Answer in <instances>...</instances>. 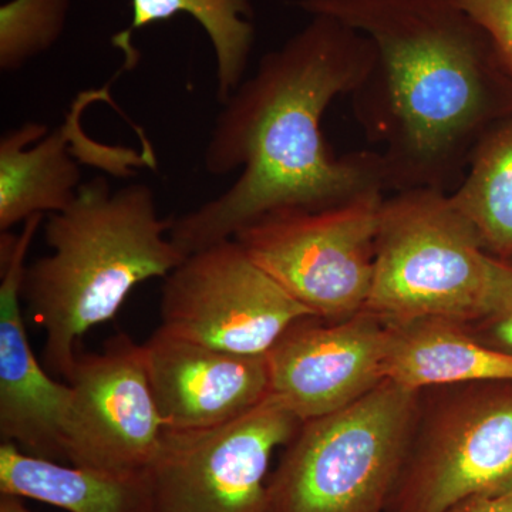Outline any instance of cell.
<instances>
[{"mask_svg": "<svg viewBox=\"0 0 512 512\" xmlns=\"http://www.w3.org/2000/svg\"><path fill=\"white\" fill-rule=\"evenodd\" d=\"M372 40L329 16H312L224 104L205 148V170L239 177L220 197L173 218L170 238L185 255L234 238L282 208L322 210L390 190L382 154L330 153L323 116L353 94L375 66Z\"/></svg>", "mask_w": 512, "mask_h": 512, "instance_id": "cell-1", "label": "cell"}, {"mask_svg": "<svg viewBox=\"0 0 512 512\" xmlns=\"http://www.w3.org/2000/svg\"><path fill=\"white\" fill-rule=\"evenodd\" d=\"M369 37L375 66L353 96L383 146L390 190L463 178L481 137L512 111V76L457 0H296Z\"/></svg>", "mask_w": 512, "mask_h": 512, "instance_id": "cell-2", "label": "cell"}, {"mask_svg": "<svg viewBox=\"0 0 512 512\" xmlns=\"http://www.w3.org/2000/svg\"><path fill=\"white\" fill-rule=\"evenodd\" d=\"M173 218L160 217L148 185L113 190L104 177L47 215L52 254L26 266L22 299L45 329L49 369L67 379L84 333L113 319L137 285L167 278L187 258L170 238Z\"/></svg>", "mask_w": 512, "mask_h": 512, "instance_id": "cell-3", "label": "cell"}, {"mask_svg": "<svg viewBox=\"0 0 512 512\" xmlns=\"http://www.w3.org/2000/svg\"><path fill=\"white\" fill-rule=\"evenodd\" d=\"M500 264L447 191L409 188L382 202L366 311L387 323L471 325L494 305Z\"/></svg>", "mask_w": 512, "mask_h": 512, "instance_id": "cell-4", "label": "cell"}, {"mask_svg": "<svg viewBox=\"0 0 512 512\" xmlns=\"http://www.w3.org/2000/svg\"><path fill=\"white\" fill-rule=\"evenodd\" d=\"M419 392L384 380L359 400L303 421L268 480L266 512H386Z\"/></svg>", "mask_w": 512, "mask_h": 512, "instance_id": "cell-5", "label": "cell"}, {"mask_svg": "<svg viewBox=\"0 0 512 512\" xmlns=\"http://www.w3.org/2000/svg\"><path fill=\"white\" fill-rule=\"evenodd\" d=\"M512 491V380L419 390L386 512H450Z\"/></svg>", "mask_w": 512, "mask_h": 512, "instance_id": "cell-6", "label": "cell"}, {"mask_svg": "<svg viewBox=\"0 0 512 512\" xmlns=\"http://www.w3.org/2000/svg\"><path fill=\"white\" fill-rule=\"evenodd\" d=\"M384 192L322 210L282 208L262 215L234 239L256 265L320 319L363 311L372 291Z\"/></svg>", "mask_w": 512, "mask_h": 512, "instance_id": "cell-7", "label": "cell"}, {"mask_svg": "<svg viewBox=\"0 0 512 512\" xmlns=\"http://www.w3.org/2000/svg\"><path fill=\"white\" fill-rule=\"evenodd\" d=\"M164 279L160 328L225 352L266 356L286 330L313 316L234 238L188 255Z\"/></svg>", "mask_w": 512, "mask_h": 512, "instance_id": "cell-8", "label": "cell"}, {"mask_svg": "<svg viewBox=\"0 0 512 512\" xmlns=\"http://www.w3.org/2000/svg\"><path fill=\"white\" fill-rule=\"evenodd\" d=\"M301 424L268 396L221 426L165 429L150 468L158 512H266L272 454Z\"/></svg>", "mask_w": 512, "mask_h": 512, "instance_id": "cell-9", "label": "cell"}, {"mask_svg": "<svg viewBox=\"0 0 512 512\" xmlns=\"http://www.w3.org/2000/svg\"><path fill=\"white\" fill-rule=\"evenodd\" d=\"M66 380L72 390L64 424L67 463L114 473L150 470L165 424L143 345L120 333L103 352L77 355Z\"/></svg>", "mask_w": 512, "mask_h": 512, "instance_id": "cell-10", "label": "cell"}, {"mask_svg": "<svg viewBox=\"0 0 512 512\" xmlns=\"http://www.w3.org/2000/svg\"><path fill=\"white\" fill-rule=\"evenodd\" d=\"M387 339V323L366 309L299 320L266 353L269 396L301 423L343 409L384 382Z\"/></svg>", "mask_w": 512, "mask_h": 512, "instance_id": "cell-11", "label": "cell"}, {"mask_svg": "<svg viewBox=\"0 0 512 512\" xmlns=\"http://www.w3.org/2000/svg\"><path fill=\"white\" fill-rule=\"evenodd\" d=\"M45 217L33 215L20 234L0 237V437L32 456L67 463L64 424L72 390L37 362L20 306L26 256Z\"/></svg>", "mask_w": 512, "mask_h": 512, "instance_id": "cell-12", "label": "cell"}, {"mask_svg": "<svg viewBox=\"0 0 512 512\" xmlns=\"http://www.w3.org/2000/svg\"><path fill=\"white\" fill-rule=\"evenodd\" d=\"M143 352L165 429L221 426L269 396L266 356L225 352L161 328L143 343Z\"/></svg>", "mask_w": 512, "mask_h": 512, "instance_id": "cell-13", "label": "cell"}, {"mask_svg": "<svg viewBox=\"0 0 512 512\" xmlns=\"http://www.w3.org/2000/svg\"><path fill=\"white\" fill-rule=\"evenodd\" d=\"M109 100L106 90L83 93L66 124L49 131L26 123L0 138V231L9 232L37 214L66 210L82 185V173L67 143L80 113L94 100Z\"/></svg>", "mask_w": 512, "mask_h": 512, "instance_id": "cell-14", "label": "cell"}, {"mask_svg": "<svg viewBox=\"0 0 512 512\" xmlns=\"http://www.w3.org/2000/svg\"><path fill=\"white\" fill-rule=\"evenodd\" d=\"M387 323V322H386ZM384 380L406 389L512 380V355L485 345L463 323L420 318L387 323Z\"/></svg>", "mask_w": 512, "mask_h": 512, "instance_id": "cell-15", "label": "cell"}, {"mask_svg": "<svg viewBox=\"0 0 512 512\" xmlns=\"http://www.w3.org/2000/svg\"><path fill=\"white\" fill-rule=\"evenodd\" d=\"M0 494L69 512H158L150 470L114 473L69 467L32 456L13 443L0 446Z\"/></svg>", "mask_w": 512, "mask_h": 512, "instance_id": "cell-16", "label": "cell"}, {"mask_svg": "<svg viewBox=\"0 0 512 512\" xmlns=\"http://www.w3.org/2000/svg\"><path fill=\"white\" fill-rule=\"evenodd\" d=\"M131 9L130 26L111 37V45L124 53L119 74L133 70L140 60L133 45L137 30L185 13L200 23L214 49L218 101L227 103L244 82L255 40L251 0H131Z\"/></svg>", "mask_w": 512, "mask_h": 512, "instance_id": "cell-17", "label": "cell"}, {"mask_svg": "<svg viewBox=\"0 0 512 512\" xmlns=\"http://www.w3.org/2000/svg\"><path fill=\"white\" fill-rule=\"evenodd\" d=\"M450 195L488 254L512 255V111L478 141Z\"/></svg>", "mask_w": 512, "mask_h": 512, "instance_id": "cell-18", "label": "cell"}, {"mask_svg": "<svg viewBox=\"0 0 512 512\" xmlns=\"http://www.w3.org/2000/svg\"><path fill=\"white\" fill-rule=\"evenodd\" d=\"M70 0H9L0 6V70L18 72L56 45Z\"/></svg>", "mask_w": 512, "mask_h": 512, "instance_id": "cell-19", "label": "cell"}, {"mask_svg": "<svg viewBox=\"0 0 512 512\" xmlns=\"http://www.w3.org/2000/svg\"><path fill=\"white\" fill-rule=\"evenodd\" d=\"M497 259L500 274L493 309L466 328L485 345L512 355V255Z\"/></svg>", "mask_w": 512, "mask_h": 512, "instance_id": "cell-20", "label": "cell"}, {"mask_svg": "<svg viewBox=\"0 0 512 512\" xmlns=\"http://www.w3.org/2000/svg\"><path fill=\"white\" fill-rule=\"evenodd\" d=\"M457 3L484 30L512 76V0H457Z\"/></svg>", "mask_w": 512, "mask_h": 512, "instance_id": "cell-21", "label": "cell"}, {"mask_svg": "<svg viewBox=\"0 0 512 512\" xmlns=\"http://www.w3.org/2000/svg\"><path fill=\"white\" fill-rule=\"evenodd\" d=\"M450 512H512V491L490 497L470 498Z\"/></svg>", "mask_w": 512, "mask_h": 512, "instance_id": "cell-22", "label": "cell"}, {"mask_svg": "<svg viewBox=\"0 0 512 512\" xmlns=\"http://www.w3.org/2000/svg\"><path fill=\"white\" fill-rule=\"evenodd\" d=\"M0 512H32L18 497H10V495H2L0 498Z\"/></svg>", "mask_w": 512, "mask_h": 512, "instance_id": "cell-23", "label": "cell"}]
</instances>
